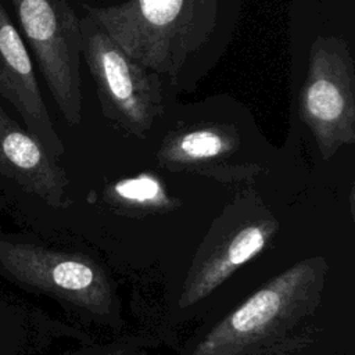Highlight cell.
Returning a JSON list of instances; mask_svg holds the SVG:
<instances>
[{"mask_svg": "<svg viewBox=\"0 0 355 355\" xmlns=\"http://www.w3.org/2000/svg\"><path fill=\"white\" fill-rule=\"evenodd\" d=\"M82 57L92 73L104 116L143 137L164 111L162 80L133 60L100 25L80 18Z\"/></svg>", "mask_w": 355, "mask_h": 355, "instance_id": "3957f363", "label": "cell"}, {"mask_svg": "<svg viewBox=\"0 0 355 355\" xmlns=\"http://www.w3.org/2000/svg\"><path fill=\"white\" fill-rule=\"evenodd\" d=\"M272 229L268 223H251L223 239L209 255L193 268L180 304L193 305L214 291L236 269L262 251Z\"/></svg>", "mask_w": 355, "mask_h": 355, "instance_id": "9c48e42d", "label": "cell"}, {"mask_svg": "<svg viewBox=\"0 0 355 355\" xmlns=\"http://www.w3.org/2000/svg\"><path fill=\"white\" fill-rule=\"evenodd\" d=\"M46 85L69 125L82 118L80 19L69 0H11Z\"/></svg>", "mask_w": 355, "mask_h": 355, "instance_id": "277c9868", "label": "cell"}, {"mask_svg": "<svg viewBox=\"0 0 355 355\" xmlns=\"http://www.w3.org/2000/svg\"><path fill=\"white\" fill-rule=\"evenodd\" d=\"M0 96L21 115L26 130L57 158L64 146L40 93L26 46L0 1Z\"/></svg>", "mask_w": 355, "mask_h": 355, "instance_id": "52a82bcc", "label": "cell"}, {"mask_svg": "<svg viewBox=\"0 0 355 355\" xmlns=\"http://www.w3.org/2000/svg\"><path fill=\"white\" fill-rule=\"evenodd\" d=\"M0 173L53 207L64 204L67 178L42 143L0 104Z\"/></svg>", "mask_w": 355, "mask_h": 355, "instance_id": "ba28073f", "label": "cell"}, {"mask_svg": "<svg viewBox=\"0 0 355 355\" xmlns=\"http://www.w3.org/2000/svg\"><path fill=\"white\" fill-rule=\"evenodd\" d=\"M323 259L295 263L218 323L191 355H277L309 338L320 300Z\"/></svg>", "mask_w": 355, "mask_h": 355, "instance_id": "7a4b0ae2", "label": "cell"}, {"mask_svg": "<svg viewBox=\"0 0 355 355\" xmlns=\"http://www.w3.org/2000/svg\"><path fill=\"white\" fill-rule=\"evenodd\" d=\"M300 114L324 158L355 141V68L341 37L313 40L300 93Z\"/></svg>", "mask_w": 355, "mask_h": 355, "instance_id": "5b68a950", "label": "cell"}, {"mask_svg": "<svg viewBox=\"0 0 355 355\" xmlns=\"http://www.w3.org/2000/svg\"><path fill=\"white\" fill-rule=\"evenodd\" d=\"M0 270L15 282L104 312L110 305V284L92 262L32 243L0 239Z\"/></svg>", "mask_w": 355, "mask_h": 355, "instance_id": "8992f818", "label": "cell"}, {"mask_svg": "<svg viewBox=\"0 0 355 355\" xmlns=\"http://www.w3.org/2000/svg\"><path fill=\"white\" fill-rule=\"evenodd\" d=\"M220 0H126L110 7L83 4L133 60L178 86L209 44Z\"/></svg>", "mask_w": 355, "mask_h": 355, "instance_id": "6da1fadb", "label": "cell"}, {"mask_svg": "<svg viewBox=\"0 0 355 355\" xmlns=\"http://www.w3.org/2000/svg\"><path fill=\"white\" fill-rule=\"evenodd\" d=\"M112 191L121 201L130 205H161L166 201L159 182L147 173L118 182Z\"/></svg>", "mask_w": 355, "mask_h": 355, "instance_id": "8fae6325", "label": "cell"}, {"mask_svg": "<svg viewBox=\"0 0 355 355\" xmlns=\"http://www.w3.org/2000/svg\"><path fill=\"white\" fill-rule=\"evenodd\" d=\"M237 146L239 135L232 125H196L168 135L159 148V158L165 164H200L227 155Z\"/></svg>", "mask_w": 355, "mask_h": 355, "instance_id": "30bf717a", "label": "cell"}]
</instances>
